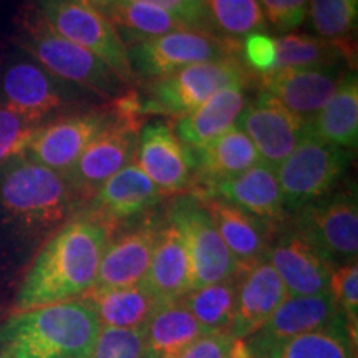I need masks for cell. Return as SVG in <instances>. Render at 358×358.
Instances as JSON below:
<instances>
[{
  "mask_svg": "<svg viewBox=\"0 0 358 358\" xmlns=\"http://www.w3.org/2000/svg\"><path fill=\"white\" fill-rule=\"evenodd\" d=\"M82 2L88 3V6H92V7H95V8H96V7L103 8V7L108 6V3L113 2V0H82Z\"/></svg>",
  "mask_w": 358,
  "mask_h": 358,
  "instance_id": "43",
  "label": "cell"
},
{
  "mask_svg": "<svg viewBox=\"0 0 358 358\" xmlns=\"http://www.w3.org/2000/svg\"><path fill=\"white\" fill-rule=\"evenodd\" d=\"M19 45L22 52L53 77L71 87L88 90L103 98H113L122 92V80L100 58L53 32L40 13L25 22Z\"/></svg>",
  "mask_w": 358,
  "mask_h": 358,
  "instance_id": "4",
  "label": "cell"
},
{
  "mask_svg": "<svg viewBox=\"0 0 358 358\" xmlns=\"http://www.w3.org/2000/svg\"><path fill=\"white\" fill-rule=\"evenodd\" d=\"M136 164L163 194L181 192L194 181L192 151L163 122L148 123L136 141Z\"/></svg>",
  "mask_w": 358,
  "mask_h": 358,
  "instance_id": "14",
  "label": "cell"
},
{
  "mask_svg": "<svg viewBox=\"0 0 358 358\" xmlns=\"http://www.w3.org/2000/svg\"><path fill=\"white\" fill-rule=\"evenodd\" d=\"M352 343L348 330L338 327L271 343L248 342V347L252 358H355Z\"/></svg>",
  "mask_w": 358,
  "mask_h": 358,
  "instance_id": "31",
  "label": "cell"
},
{
  "mask_svg": "<svg viewBox=\"0 0 358 358\" xmlns=\"http://www.w3.org/2000/svg\"><path fill=\"white\" fill-rule=\"evenodd\" d=\"M245 85H232L214 93L189 115L178 120L173 129L191 151L199 150L234 128L245 106Z\"/></svg>",
  "mask_w": 358,
  "mask_h": 358,
  "instance_id": "25",
  "label": "cell"
},
{
  "mask_svg": "<svg viewBox=\"0 0 358 358\" xmlns=\"http://www.w3.org/2000/svg\"><path fill=\"white\" fill-rule=\"evenodd\" d=\"M340 60H345L342 50L319 37L287 34L275 38L274 70L330 66L338 65Z\"/></svg>",
  "mask_w": 358,
  "mask_h": 358,
  "instance_id": "35",
  "label": "cell"
},
{
  "mask_svg": "<svg viewBox=\"0 0 358 358\" xmlns=\"http://www.w3.org/2000/svg\"><path fill=\"white\" fill-rule=\"evenodd\" d=\"M209 32L237 42L249 35L266 32L267 22L259 0H203Z\"/></svg>",
  "mask_w": 358,
  "mask_h": 358,
  "instance_id": "33",
  "label": "cell"
},
{
  "mask_svg": "<svg viewBox=\"0 0 358 358\" xmlns=\"http://www.w3.org/2000/svg\"><path fill=\"white\" fill-rule=\"evenodd\" d=\"M82 301L93 308L100 327L115 329H145L146 322L161 303L145 282L131 287L90 290Z\"/></svg>",
  "mask_w": 358,
  "mask_h": 358,
  "instance_id": "27",
  "label": "cell"
},
{
  "mask_svg": "<svg viewBox=\"0 0 358 358\" xmlns=\"http://www.w3.org/2000/svg\"><path fill=\"white\" fill-rule=\"evenodd\" d=\"M115 32L122 38L124 47L146 42L176 30L191 29L171 13L150 3H136L128 0H113L101 8Z\"/></svg>",
  "mask_w": 358,
  "mask_h": 358,
  "instance_id": "30",
  "label": "cell"
},
{
  "mask_svg": "<svg viewBox=\"0 0 358 358\" xmlns=\"http://www.w3.org/2000/svg\"><path fill=\"white\" fill-rule=\"evenodd\" d=\"M348 151L308 131L295 150L275 168L284 209H299L324 198L345 174Z\"/></svg>",
  "mask_w": 358,
  "mask_h": 358,
  "instance_id": "6",
  "label": "cell"
},
{
  "mask_svg": "<svg viewBox=\"0 0 358 358\" xmlns=\"http://www.w3.org/2000/svg\"><path fill=\"white\" fill-rule=\"evenodd\" d=\"M98 332L82 299L13 312L0 327V358H90Z\"/></svg>",
  "mask_w": 358,
  "mask_h": 358,
  "instance_id": "3",
  "label": "cell"
},
{
  "mask_svg": "<svg viewBox=\"0 0 358 358\" xmlns=\"http://www.w3.org/2000/svg\"><path fill=\"white\" fill-rule=\"evenodd\" d=\"M239 274L216 284L192 289L179 299L192 313L204 334H229L234 320Z\"/></svg>",
  "mask_w": 358,
  "mask_h": 358,
  "instance_id": "32",
  "label": "cell"
},
{
  "mask_svg": "<svg viewBox=\"0 0 358 358\" xmlns=\"http://www.w3.org/2000/svg\"><path fill=\"white\" fill-rule=\"evenodd\" d=\"M194 198L222 199L264 222L280 221L285 211L275 168L262 159L237 176L206 187Z\"/></svg>",
  "mask_w": 358,
  "mask_h": 358,
  "instance_id": "19",
  "label": "cell"
},
{
  "mask_svg": "<svg viewBox=\"0 0 358 358\" xmlns=\"http://www.w3.org/2000/svg\"><path fill=\"white\" fill-rule=\"evenodd\" d=\"M192 158L196 181L201 186L196 194L219 181L244 173L261 161L256 146L237 124L206 146L192 151Z\"/></svg>",
  "mask_w": 358,
  "mask_h": 358,
  "instance_id": "26",
  "label": "cell"
},
{
  "mask_svg": "<svg viewBox=\"0 0 358 358\" xmlns=\"http://www.w3.org/2000/svg\"><path fill=\"white\" fill-rule=\"evenodd\" d=\"M108 118L101 111H90L45 123L27 148L25 158L65 176Z\"/></svg>",
  "mask_w": 358,
  "mask_h": 358,
  "instance_id": "15",
  "label": "cell"
},
{
  "mask_svg": "<svg viewBox=\"0 0 358 358\" xmlns=\"http://www.w3.org/2000/svg\"><path fill=\"white\" fill-rule=\"evenodd\" d=\"M158 231L153 226H143L106 244L96 280L90 290L131 287L145 282Z\"/></svg>",
  "mask_w": 358,
  "mask_h": 358,
  "instance_id": "21",
  "label": "cell"
},
{
  "mask_svg": "<svg viewBox=\"0 0 358 358\" xmlns=\"http://www.w3.org/2000/svg\"><path fill=\"white\" fill-rule=\"evenodd\" d=\"M0 103L17 113L45 123L48 116L75 103L71 85L53 77L25 52L0 64Z\"/></svg>",
  "mask_w": 358,
  "mask_h": 358,
  "instance_id": "8",
  "label": "cell"
},
{
  "mask_svg": "<svg viewBox=\"0 0 358 358\" xmlns=\"http://www.w3.org/2000/svg\"><path fill=\"white\" fill-rule=\"evenodd\" d=\"M138 131V127L108 118L75 166L65 174L73 194H95L103 182L131 163L136 151Z\"/></svg>",
  "mask_w": 358,
  "mask_h": 358,
  "instance_id": "12",
  "label": "cell"
},
{
  "mask_svg": "<svg viewBox=\"0 0 358 358\" xmlns=\"http://www.w3.org/2000/svg\"><path fill=\"white\" fill-rule=\"evenodd\" d=\"M345 327V319L330 292L289 295L249 343H271L325 329Z\"/></svg>",
  "mask_w": 358,
  "mask_h": 358,
  "instance_id": "20",
  "label": "cell"
},
{
  "mask_svg": "<svg viewBox=\"0 0 358 358\" xmlns=\"http://www.w3.org/2000/svg\"><path fill=\"white\" fill-rule=\"evenodd\" d=\"M192 2H198V3H203V0H192Z\"/></svg>",
  "mask_w": 358,
  "mask_h": 358,
  "instance_id": "44",
  "label": "cell"
},
{
  "mask_svg": "<svg viewBox=\"0 0 358 358\" xmlns=\"http://www.w3.org/2000/svg\"><path fill=\"white\" fill-rule=\"evenodd\" d=\"M204 335L181 301L163 302L145 325V358H173Z\"/></svg>",
  "mask_w": 358,
  "mask_h": 358,
  "instance_id": "29",
  "label": "cell"
},
{
  "mask_svg": "<svg viewBox=\"0 0 358 358\" xmlns=\"http://www.w3.org/2000/svg\"><path fill=\"white\" fill-rule=\"evenodd\" d=\"M307 12L319 38L338 47L350 64L352 52L355 53L352 37L357 29L358 0H308Z\"/></svg>",
  "mask_w": 358,
  "mask_h": 358,
  "instance_id": "34",
  "label": "cell"
},
{
  "mask_svg": "<svg viewBox=\"0 0 358 358\" xmlns=\"http://www.w3.org/2000/svg\"><path fill=\"white\" fill-rule=\"evenodd\" d=\"M237 127L250 138L261 159L274 168L307 134V122L262 90L256 101L243 110Z\"/></svg>",
  "mask_w": 358,
  "mask_h": 358,
  "instance_id": "13",
  "label": "cell"
},
{
  "mask_svg": "<svg viewBox=\"0 0 358 358\" xmlns=\"http://www.w3.org/2000/svg\"><path fill=\"white\" fill-rule=\"evenodd\" d=\"M211 216L221 239L236 259L239 271L266 257L268 234L266 222L217 198L199 199Z\"/></svg>",
  "mask_w": 358,
  "mask_h": 358,
  "instance_id": "23",
  "label": "cell"
},
{
  "mask_svg": "<svg viewBox=\"0 0 358 358\" xmlns=\"http://www.w3.org/2000/svg\"><path fill=\"white\" fill-rule=\"evenodd\" d=\"M237 47L206 30L185 29L128 47V57L134 75L158 80L185 66L237 57Z\"/></svg>",
  "mask_w": 358,
  "mask_h": 358,
  "instance_id": "9",
  "label": "cell"
},
{
  "mask_svg": "<svg viewBox=\"0 0 358 358\" xmlns=\"http://www.w3.org/2000/svg\"><path fill=\"white\" fill-rule=\"evenodd\" d=\"M343 77L345 71L338 65H330L268 71L259 75V83L262 92L308 123L334 96Z\"/></svg>",
  "mask_w": 358,
  "mask_h": 358,
  "instance_id": "16",
  "label": "cell"
},
{
  "mask_svg": "<svg viewBox=\"0 0 358 358\" xmlns=\"http://www.w3.org/2000/svg\"><path fill=\"white\" fill-rule=\"evenodd\" d=\"M163 192L143 173L136 161L128 163L123 169L105 181L93 194L92 214L105 222L122 221L158 204Z\"/></svg>",
  "mask_w": 358,
  "mask_h": 358,
  "instance_id": "22",
  "label": "cell"
},
{
  "mask_svg": "<svg viewBox=\"0 0 358 358\" xmlns=\"http://www.w3.org/2000/svg\"><path fill=\"white\" fill-rule=\"evenodd\" d=\"M308 131L330 145L350 151L358 143V78L348 71L329 103L307 123Z\"/></svg>",
  "mask_w": 358,
  "mask_h": 358,
  "instance_id": "28",
  "label": "cell"
},
{
  "mask_svg": "<svg viewBox=\"0 0 358 358\" xmlns=\"http://www.w3.org/2000/svg\"><path fill=\"white\" fill-rule=\"evenodd\" d=\"M40 17L60 37L100 58L123 85L134 82L128 48L95 7L82 0H42Z\"/></svg>",
  "mask_w": 358,
  "mask_h": 358,
  "instance_id": "7",
  "label": "cell"
},
{
  "mask_svg": "<svg viewBox=\"0 0 358 358\" xmlns=\"http://www.w3.org/2000/svg\"><path fill=\"white\" fill-rule=\"evenodd\" d=\"M90 358H145V329L100 327Z\"/></svg>",
  "mask_w": 358,
  "mask_h": 358,
  "instance_id": "38",
  "label": "cell"
},
{
  "mask_svg": "<svg viewBox=\"0 0 358 358\" xmlns=\"http://www.w3.org/2000/svg\"><path fill=\"white\" fill-rule=\"evenodd\" d=\"M128 2L150 3V6H155L169 12L171 15L176 17V19L185 22L186 25H189L191 29H208L203 3L192 2V0H128Z\"/></svg>",
  "mask_w": 358,
  "mask_h": 358,
  "instance_id": "42",
  "label": "cell"
},
{
  "mask_svg": "<svg viewBox=\"0 0 358 358\" xmlns=\"http://www.w3.org/2000/svg\"><path fill=\"white\" fill-rule=\"evenodd\" d=\"M287 289L266 257L239 272L234 320L229 334L248 340L262 329L285 299Z\"/></svg>",
  "mask_w": 358,
  "mask_h": 358,
  "instance_id": "18",
  "label": "cell"
},
{
  "mask_svg": "<svg viewBox=\"0 0 358 358\" xmlns=\"http://www.w3.org/2000/svg\"><path fill=\"white\" fill-rule=\"evenodd\" d=\"M264 19L280 34L297 29L306 20L308 0H259Z\"/></svg>",
  "mask_w": 358,
  "mask_h": 358,
  "instance_id": "40",
  "label": "cell"
},
{
  "mask_svg": "<svg viewBox=\"0 0 358 358\" xmlns=\"http://www.w3.org/2000/svg\"><path fill=\"white\" fill-rule=\"evenodd\" d=\"M181 232L189 257L194 289L239 274V266L198 198H182L171 208V221Z\"/></svg>",
  "mask_w": 358,
  "mask_h": 358,
  "instance_id": "10",
  "label": "cell"
},
{
  "mask_svg": "<svg viewBox=\"0 0 358 358\" xmlns=\"http://www.w3.org/2000/svg\"><path fill=\"white\" fill-rule=\"evenodd\" d=\"M173 358H252L248 342L231 334H204Z\"/></svg>",
  "mask_w": 358,
  "mask_h": 358,
  "instance_id": "39",
  "label": "cell"
},
{
  "mask_svg": "<svg viewBox=\"0 0 358 358\" xmlns=\"http://www.w3.org/2000/svg\"><path fill=\"white\" fill-rule=\"evenodd\" d=\"M329 292L334 297L343 319L352 342H357L358 329V264L350 261L338 268H334L330 275Z\"/></svg>",
  "mask_w": 358,
  "mask_h": 358,
  "instance_id": "37",
  "label": "cell"
},
{
  "mask_svg": "<svg viewBox=\"0 0 358 358\" xmlns=\"http://www.w3.org/2000/svg\"><path fill=\"white\" fill-rule=\"evenodd\" d=\"M297 232L329 262L357 261L358 206L355 192L327 194L299 209Z\"/></svg>",
  "mask_w": 358,
  "mask_h": 358,
  "instance_id": "11",
  "label": "cell"
},
{
  "mask_svg": "<svg viewBox=\"0 0 358 358\" xmlns=\"http://www.w3.org/2000/svg\"><path fill=\"white\" fill-rule=\"evenodd\" d=\"M266 259L274 267L289 295L329 292L334 264L329 262L301 232H284L268 245Z\"/></svg>",
  "mask_w": 358,
  "mask_h": 358,
  "instance_id": "17",
  "label": "cell"
},
{
  "mask_svg": "<svg viewBox=\"0 0 358 358\" xmlns=\"http://www.w3.org/2000/svg\"><path fill=\"white\" fill-rule=\"evenodd\" d=\"M243 53L245 64L256 70L257 75L268 73L274 70L275 38L266 32L249 35L243 40Z\"/></svg>",
  "mask_w": 358,
  "mask_h": 358,
  "instance_id": "41",
  "label": "cell"
},
{
  "mask_svg": "<svg viewBox=\"0 0 358 358\" xmlns=\"http://www.w3.org/2000/svg\"><path fill=\"white\" fill-rule=\"evenodd\" d=\"M110 232V224L95 216L64 224L25 272L13 312L82 299L95 284Z\"/></svg>",
  "mask_w": 358,
  "mask_h": 358,
  "instance_id": "1",
  "label": "cell"
},
{
  "mask_svg": "<svg viewBox=\"0 0 358 358\" xmlns=\"http://www.w3.org/2000/svg\"><path fill=\"white\" fill-rule=\"evenodd\" d=\"M43 124L0 103V168L25 156L27 148Z\"/></svg>",
  "mask_w": 358,
  "mask_h": 358,
  "instance_id": "36",
  "label": "cell"
},
{
  "mask_svg": "<svg viewBox=\"0 0 358 358\" xmlns=\"http://www.w3.org/2000/svg\"><path fill=\"white\" fill-rule=\"evenodd\" d=\"M73 203L64 174L20 156L0 168V239L34 243L57 232Z\"/></svg>",
  "mask_w": 358,
  "mask_h": 358,
  "instance_id": "2",
  "label": "cell"
},
{
  "mask_svg": "<svg viewBox=\"0 0 358 358\" xmlns=\"http://www.w3.org/2000/svg\"><path fill=\"white\" fill-rule=\"evenodd\" d=\"M145 285L161 303L179 301L194 289L185 241L173 222L158 231Z\"/></svg>",
  "mask_w": 358,
  "mask_h": 358,
  "instance_id": "24",
  "label": "cell"
},
{
  "mask_svg": "<svg viewBox=\"0 0 358 358\" xmlns=\"http://www.w3.org/2000/svg\"><path fill=\"white\" fill-rule=\"evenodd\" d=\"M250 73L237 57L185 66L168 77L155 80L143 100L145 115H189L214 93L232 85H248Z\"/></svg>",
  "mask_w": 358,
  "mask_h": 358,
  "instance_id": "5",
  "label": "cell"
}]
</instances>
